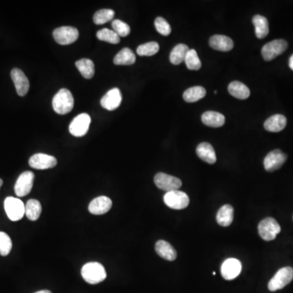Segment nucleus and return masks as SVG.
<instances>
[{
	"label": "nucleus",
	"mask_w": 293,
	"mask_h": 293,
	"mask_svg": "<svg viewBox=\"0 0 293 293\" xmlns=\"http://www.w3.org/2000/svg\"><path fill=\"white\" fill-rule=\"evenodd\" d=\"M81 276L90 284H97L106 279V270L99 262H88L82 266Z\"/></svg>",
	"instance_id": "obj_1"
},
{
	"label": "nucleus",
	"mask_w": 293,
	"mask_h": 293,
	"mask_svg": "<svg viewBox=\"0 0 293 293\" xmlns=\"http://www.w3.org/2000/svg\"><path fill=\"white\" fill-rule=\"evenodd\" d=\"M74 100L69 90L63 88L55 95L52 100V107L58 114L65 115L73 109Z\"/></svg>",
	"instance_id": "obj_2"
},
{
	"label": "nucleus",
	"mask_w": 293,
	"mask_h": 293,
	"mask_svg": "<svg viewBox=\"0 0 293 293\" xmlns=\"http://www.w3.org/2000/svg\"><path fill=\"white\" fill-rule=\"evenodd\" d=\"M293 279V269L291 267H283L277 271L275 276L270 279L268 283L270 291H275L283 288L291 283Z\"/></svg>",
	"instance_id": "obj_3"
},
{
	"label": "nucleus",
	"mask_w": 293,
	"mask_h": 293,
	"mask_svg": "<svg viewBox=\"0 0 293 293\" xmlns=\"http://www.w3.org/2000/svg\"><path fill=\"white\" fill-rule=\"evenodd\" d=\"M281 231V227L275 219L266 218L261 221L258 225V233L262 239L266 241H271L276 238Z\"/></svg>",
	"instance_id": "obj_4"
},
{
	"label": "nucleus",
	"mask_w": 293,
	"mask_h": 293,
	"mask_svg": "<svg viewBox=\"0 0 293 293\" xmlns=\"http://www.w3.org/2000/svg\"><path fill=\"white\" fill-rule=\"evenodd\" d=\"M5 210L9 219L13 222L21 220L25 214V205L23 202L13 196L5 199Z\"/></svg>",
	"instance_id": "obj_5"
},
{
	"label": "nucleus",
	"mask_w": 293,
	"mask_h": 293,
	"mask_svg": "<svg viewBox=\"0 0 293 293\" xmlns=\"http://www.w3.org/2000/svg\"><path fill=\"white\" fill-rule=\"evenodd\" d=\"M164 202L169 208L180 210L187 208L189 204L190 200L185 192L176 190L166 192L164 195Z\"/></svg>",
	"instance_id": "obj_6"
},
{
	"label": "nucleus",
	"mask_w": 293,
	"mask_h": 293,
	"mask_svg": "<svg viewBox=\"0 0 293 293\" xmlns=\"http://www.w3.org/2000/svg\"><path fill=\"white\" fill-rule=\"evenodd\" d=\"M287 46L288 44L284 39L273 40L262 48V55L263 59L266 61H272L277 56L283 54L287 50Z\"/></svg>",
	"instance_id": "obj_7"
},
{
	"label": "nucleus",
	"mask_w": 293,
	"mask_h": 293,
	"mask_svg": "<svg viewBox=\"0 0 293 293\" xmlns=\"http://www.w3.org/2000/svg\"><path fill=\"white\" fill-rule=\"evenodd\" d=\"M154 183L159 189L162 191H176L182 187V181L179 178L174 177L164 173H158L154 177Z\"/></svg>",
	"instance_id": "obj_8"
},
{
	"label": "nucleus",
	"mask_w": 293,
	"mask_h": 293,
	"mask_svg": "<svg viewBox=\"0 0 293 293\" xmlns=\"http://www.w3.org/2000/svg\"><path fill=\"white\" fill-rule=\"evenodd\" d=\"M92 122L91 116L88 113H81L73 118L69 125V132L75 137H82L89 131Z\"/></svg>",
	"instance_id": "obj_9"
},
{
	"label": "nucleus",
	"mask_w": 293,
	"mask_h": 293,
	"mask_svg": "<svg viewBox=\"0 0 293 293\" xmlns=\"http://www.w3.org/2000/svg\"><path fill=\"white\" fill-rule=\"evenodd\" d=\"M79 33L76 28L71 26H62L57 28L53 32V37L57 44L69 45L73 44L78 38Z\"/></svg>",
	"instance_id": "obj_10"
},
{
	"label": "nucleus",
	"mask_w": 293,
	"mask_h": 293,
	"mask_svg": "<svg viewBox=\"0 0 293 293\" xmlns=\"http://www.w3.org/2000/svg\"><path fill=\"white\" fill-rule=\"evenodd\" d=\"M34 175L31 171H25L22 173L15 184V193L18 197H23L31 191L33 188Z\"/></svg>",
	"instance_id": "obj_11"
},
{
	"label": "nucleus",
	"mask_w": 293,
	"mask_h": 293,
	"mask_svg": "<svg viewBox=\"0 0 293 293\" xmlns=\"http://www.w3.org/2000/svg\"><path fill=\"white\" fill-rule=\"evenodd\" d=\"M287 158V155L281 150H273L265 157V170L268 172H274L283 166Z\"/></svg>",
	"instance_id": "obj_12"
},
{
	"label": "nucleus",
	"mask_w": 293,
	"mask_h": 293,
	"mask_svg": "<svg viewBox=\"0 0 293 293\" xmlns=\"http://www.w3.org/2000/svg\"><path fill=\"white\" fill-rule=\"evenodd\" d=\"M242 264L238 259L228 258L221 267V274L226 280H232L241 273Z\"/></svg>",
	"instance_id": "obj_13"
},
{
	"label": "nucleus",
	"mask_w": 293,
	"mask_h": 293,
	"mask_svg": "<svg viewBox=\"0 0 293 293\" xmlns=\"http://www.w3.org/2000/svg\"><path fill=\"white\" fill-rule=\"evenodd\" d=\"M29 164L36 170H48L56 166L57 160L55 156L48 154L36 153L29 158Z\"/></svg>",
	"instance_id": "obj_14"
},
{
	"label": "nucleus",
	"mask_w": 293,
	"mask_h": 293,
	"mask_svg": "<svg viewBox=\"0 0 293 293\" xmlns=\"http://www.w3.org/2000/svg\"><path fill=\"white\" fill-rule=\"evenodd\" d=\"M122 96L118 88H113L107 92L106 95L100 100L103 108L108 111H113L121 104Z\"/></svg>",
	"instance_id": "obj_15"
},
{
	"label": "nucleus",
	"mask_w": 293,
	"mask_h": 293,
	"mask_svg": "<svg viewBox=\"0 0 293 293\" xmlns=\"http://www.w3.org/2000/svg\"><path fill=\"white\" fill-rule=\"evenodd\" d=\"M11 77L14 82L15 88L20 96H25L29 90V81L23 71L13 69L11 72Z\"/></svg>",
	"instance_id": "obj_16"
},
{
	"label": "nucleus",
	"mask_w": 293,
	"mask_h": 293,
	"mask_svg": "<svg viewBox=\"0 0 293 293\" xmlns=\"http://www.w3.org/2000/svg\"><path fill=\"white\" fill-rule=\"evenodd\" d=\"M112 202L110 198L102 195L94 199L90 203L88 210L89 212L94 215H102L108 213L112 208Z\"/></svg>",
	"instance_id": "obj_17"
},
{
	"label": "nucleus",
	"mask_w": 293,
	"mask_h": 293,
	"mask_svg": "<svg viewBox=\"0 0 293 293\" xmlns=\"http://www.w3.org/2000/svg\"><path fill=\"white\" fill-rule=\"evenodd\" d=\"M210 46L214 50L229 52L234 48V42L231 37L216 34L210 37Z\"/></svg>",
	"instance_id": "obj_18"
},
{
	"label": "nucleus",
	"mask_w": 293,
	"mask_h": 293,
	"mask_svg": "<svg viewBox=\"0 0 293 293\" xmlns=\"http://www.w3.org/2000/svg\"><path fill=\"white\" fill-rule=\"evenodd\" d=\"M287 125V118L282 114L270 116L264 123L265 129L269 132L277 133L283 131Z\"/></svg>",
	"instance_id": "obj_19"
},
{
	"label": "nucleus",
	"mask_w": 293,
	"mask_h": 293,
	"mask_svg": "<svg viewBox=\"0 0 293 293\" xmlns=\"http://www.w3.org/2000/svg\"><path fill=\"white\" fill-rule=\"evenodd\" d=\"M155 249L156 254L165 260L172 262L177 258V252L175 249V247L164 240H159L156 242Z\"/></svg>",
	"instance_id": "obj_20"
},
{
	"label": "nucleus",
	"mask_w": 293,
	"mask_h": 293,
	"mask_svg": "<svg viewBox=\"0 0 293 293\" xmlns=\"http://www.w3.org/2000/svg\"><path fill=\"white\" fill-rule=\"evenodd\" d=\"M197 156L208 164H214L217 161L216 153L211 144L208 143H201L196 148Z\"/></svg>",
	"instance_id": "obj_21"
},
{
	"label": "nucleus",
	"mask_w": 293,
	"mask_h": 293,
	"mask_svg": "<svg viewBox=\"0 0 293 293\" xmlns=\"http://www.w3.org/2000/svg\"><path fill=\"white\" fill-rule=\"evenodd\" d=\"M202 122L210 127H222L225 124L226 118L222 113L214 111H208L201 116Z\"/></svg>",
	"instance_id": "obj_22"
},
{
	"label": "nucleus",
	"mask_w": 293,
	"mask_h": 293,
	"mask_svg": "<svg viewBox=\"0 0 293 293\" xmlns=\"http://www.w3.org/2000/svg\"><path fill=\"white\" fill-rule=\"evenodd\" d=\"M234 219V208L230 204L222 206L217 214V222L222 227H229Z\"/></svg>",
	"instance_id": "obj_23"
},
{
	"label": "nucleus",
	"mask_w": 293,
	"mask_h": 293,
	"mask_svg": "<svg viewBox=\"0 0 293 293\" xmlns=\"http://www.w3.org/2000/svg\"><path fill=\"white\" fill-rule=\"evenodd\" d=\"M228 92L233 97L239 100H246L250 96V91L247 86L240 81H234L228 86Z\"/></svg>",
	"instance_id": "obj_24"
},
{
	"label": "nucleus",
	"mask_w": 293,
	"mask_h": 293,
	"mask_svg": "<svg viewBox=\"0 0 293 293\" xmlns=\"http://www.w3.org/2000/svg\"><path fill=\"white\" fill-rule=\"evenodd\" d=\"M253 23L255 26L257 37L262 39L268 35L270 29H269L268 20L266 17L261 15H256L253 18Z\"/></svg>",
	"instance_id": "obj_25"
},
{
	"label": "nucleus",
	"mask_w": 293,
	"mask_h": 293,
	"mask_svg": "<svg viewBox=\"0 0 293 293\" xmlns=\"http://www.w3.org/2000/svg\"><path fill=\"white\" fill-rule=\"evenodd\" d=\"M136 56L130 48H123L113 59V63L116 65H131L135 64Z\"/></svg>",
	"instance_id": "obj_26"
},
{
	"label": "nucleus",
	"mask_w": 293,
	"mask_h": 293,
	"mask_svg": "<svg viewBox=\"0 0 293 293\" xmlns=\"http://www.w3.org/2000/svg\"><path fill=\"white\" fill-rule=\"evenodd\" d=\"M189 50V48L185 44H178L177 46L173 48L172 52L170 55L171 62L172 63L173 65H180L182 62H184L186 56Z\"/></svg>",
	"instance_id": "obj_27"
},
{
	"label": "nucleus",
	"mask_w": 293,
	"mask_h": 293,
	"mask_svg": "<svg viewBox=\"0 0 293 293\" xmlns=\"http://www.w3.org/2000/svg\"><path fill=\"white\" fill-rule=\"evenodd\" d=\"M42 213V205L38 200L31 199L25 204V215L30 221H36L39 219Z\"/></svg>",
	"instance_id": "obj_28"
},
{
	"label": "nucleus",
	"mask_w": 293,
	"mask_h": 293,
	"mask_svg": "<svg viewBox=\"0 0 293 293\" xmlns=\"http://www.w3.org/2000/svg\"><path fill=\"white\" fill-rule=\"evenodd\" d=\"M206 91L203 87H193L186 90L183 93V99L187 103L197 102L205 96Z\"/></svg>",
	"instance_id": "obj_29"
},
{
	"label": "nucleus",
	"mask_w": 293,
	"mask_h": 293,
	"mask_svg": "<svg viewBox=\"0 0 293 293\" xmlns=\"http://www.w3.org/2000/svg\"><path fill=\"white\" fill-rule=\"evenodd\" d=\"M76 67L79 70L82 77L91 79L95 75V65L89 59H81L76 62Z\"/></svg>",
	"instance_id": "obj_30"
},
{
	"label": "nucleus",
	"mask_w": 293,
	"mask_h": 293,
	"mask_svg": "<svg viewBox=\"0 0 293 293\" xmlns=\"http://www.w3.org/2000/svg\"><path fill=\"white\" fill-rule=\"evenodd\" d=\"M96 37L100 41H104L109 44H117L120 43V37L115 33L114 30L107 28L99 30L96 33Z\"/></svg>",
	"instance_id": "obj_31"
},
{
	"label": "nucleus",
	"mask_w": 293,
	"mask_h": 293,
	"mask_svg": "<svg viewBox=\"0 0 293 293\" xmlns=\"http://www.w3.org/2000/svg\"><path fill=\"white\" fill-rule=\"evenodd\" d=\"M115 16V12L112 9H101L94 15V23L96 25H104L112 21Z\"/></svg>",
	"instance_id": "obj_32"
},
{
	"label": "nucleus",
	"mask_w": 293,
	"mask_h": 293,
	"mask_svg": "<svg viewBox=\"0 0 293 293\" xmlns=\"http://www.w3.org/2000/svg\"><path fill=\"white\" fill-rule=\"evenodd\" d=\"M184 62L187 69L190 70H199L201 68V61L198 56L197 52L194 49H190L189 52H187Z\"/></svg>",
	"instance_id": "obj_33"
},
{
	"label": "nucleus",
	"mask_w": 293,
	"mask_h": 293,
	"mask_svg": "<svg viewBox=\"0 0 293 293\" xmlns=\"http://www.w3.org/2000/svg\"><path fill=\"white\" fill-rule=\"evenodd\" d=\"M160 46L156 42H149L138 47L137 54L140 56H152L159 52Z\"/></svg>",
	"instance_id": "obj_34"
},
{
	"label": "nucleus",
	"mask_w": 293,
	"mask_h": 293,
	"mask_svg": "<svg viewBox=\"0 0 293 293\" xmlns=\"http://www.w3.org/2000/svg\"><path fill=\"white\" fill-rule=\"evenodd\" d=\"M13 247V242L9 235L5 232L0 231V255L8 256Z\"/></svg>",
	"instance_id": "obj_35"
},
{
	"label": "nucleus",
	"mask_w": 293,
	"mask_h": 293,
	"mask_svg": "<svg viewBox=\"0 0 293 293\" xmlns=\"http://www.w3.org/2000/svg\"><path fill=\"white\" fill-rule=\"evenodd\" d=\"M112 27L119 37H127L131 33V27L121 20L112 21Z\"/></svg>",
	"instance_id": "obj_36"
},
{
	"label": "nucleus",
	"mask_w": 293,
	"mask_h": 293,
	"mask_svg": "<svg viewBox=\"0 0 293 293\" xmlns=\"http://www.w3.org/2000/svg\"><path fill=\"white\" fill-rule=\"evenodd\" d=\"M155 27L159 33L163 36H168L171 34V27L168 21L163 17H156L155 20Z\"/></svg>",
	"instance_id": "obj_37"
},
{
	"label": "nucleus",
	"mask_w": 293,
	"mask_h": 293,
	"mask_svg": "<svg viewBox=\"0 0 293 293\" xmlns=\"http://www.w3.org/2000/svg\"><path fill=\"white\" fill-rule=\"evenodd\" d=\"M289 67H290V69L291 70H293V55H291V57L289 59V62H288Z\"/></svg>",
	"instance_id": "obj_38"
},
{
	"label": "nucleus",
	"mask_w": 293,
	"mask_h": 293,
	"mask_svg": "<svg viewBox=\"0 0 293 293\" xmlns=\"http://www.w3.org/2000/svg\"><path fill=\"white\" fill-rule=\"evenodd\" d=\"M34 293H52V291L49 290H41V291H36Z\"/></svg>",
	"instance_id": "obj_39"
},
{
	"label": "nucleus",
	"mask_w": 293,
	"mask_h": 293,
	"mask_svg": "<svg viewBox=\"0 0 293 293\" xmlns=\"http://www.w3.org/2000/svg\"><path fill=\"white\" fill-rule=\"evenodd\" d=\"M2 185H3V180L2 179H0V188H1Z\"/></svg>",
	"instance_id": "obj_40"
}]
</instances>
